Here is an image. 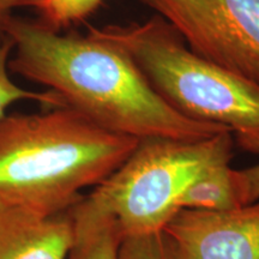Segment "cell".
Wrapping results in <instances>:
<instances>
[{"label": "cell", "instance_id": "1", "mask_svg": "<svg viewBox=\"0 0 259 259\" xmlns=\"http://www.w3.org/2000/svg\"><path fill=\"white\" fill-rule=\"evenodd\" d=\"M3 31L15 41L9 70L47 87L65 106L109 131L139 141H189L231 132L176 111L131 58L89 32L85 36L61 35L40 22L14 16Z\"/></svg>", "mask_w": 259, "mask_h": 259}, {"label": "cell", "instance_id": "2", "mask_svg": "<svg viewBox=\"0 0 259 259\" xmlns=\"http://www.w3.org/2000/svg\"><path fill=\"white\" fill-rule=\"evenodd\" d=\"M139 139L109 131L69 106L0 118V202L50 218L111 176Z\"/></svg>", "mask_w": 259, "mask_h": 259}, {"label": "cell", "instance_id": "3", "mask_svg": "<svg viewBox=\"0 0 259 259\" xmlns=\"http://www.w3.org/2000/svg\"><path fill=\"white\" fill-rule=\"evenodd\" d=\"M88 32L131 58L176 111L229 130L242 149L259 155V84L194 53L160 16Z\"/></svg>", "mask_w": 259, "mask_h": 259}, {"label": "cell", "instance_id": "4", "mask_svg": "<svg viewBox=\"0 0 259 259\" xmlns=\"http://www.w3.org/2000/svg\"><path fill=\"white\" fill-rule=\"evenodd\" d=\"M233 147L234 137L228 131L189 141L142 139L83 199L111 220L121 240L162 232L180 210V197L197 178L210 168L231 163Z\"/></svg>", "mask_w": 259, "mask_h": 259}, {"label": "cell", "instance_id": "5", "mask_svg": "<svg viewBox=\"0 0 259 259\" xmlns=\"http://www.w3.org/2000/svg\"><path fill=\"white\" fill-rule=\"evenodd\" d=\"M194 53L259 84V0H142Z\"/></svg>", "mask_w": 259, "mask_h": 259}, {"label": "cell", "instance_id": "6", "mask_svg": "<svg viewBox=\"0 0 259 259\" xmlns=\"http://www.w3.org/2000/svg\"><path fill=\"white\" fill-rule=\"evenodd\" d=\"M163 233L180 259H259V199L219 211L180 209Z\"/></svg>", "mask_w": 259, "mask_h": 259}, {"label": "cell", "instance_id": "7", "mask_svg": "<svg viewBox=\"0 0 259 259\" xmlns=\"http://www.w3.org/2000/svg\"><path fill=\"white\" fill-rule=\"evenodd\" d=\"M73 236L69 211L44 218L0 202V259H67Z\"/></svg>", "mask_w": 259, "mask_h": 259}, {"label": "cell", "instance_id": "8", "mask_svg": "<svg viewBox=\"0 0 259 259\" xmlns=\"http://www.w3.org/2000/svg\"><path fill=\"white\" fill-rule=\"evenodd\" d=\"M73 223V244L67 259H118L121 239L111 220L83 200L69 210Z\"/></svg>", "mask_w": 259, "mask_h": 259}, {"label": "cell", "instance_id": "9", "mask_svg": "<svg viewBox=\"0 0 259 259\" xmlns=\"http://www.w3.org/2000/svg\"><path fill=\"white\" fill-rule=\"evenodd\" d=\"M242 205L231 163L210 168L197 178L180 197V209L228 210Z\"/></svg>", "mask_w": 259, "mask_h": 259}, {"label": "cell", "instance_id": "10", "mask_svg": "<svg viewBox=\"0 0 259 259\" xmlns=\"http://www.w3.org/2000/svg\"><path fill=\"white\" fill-rule=\"evenodd\" d=\"M15 48L14 38L4 31H0V118L5 115L6 108L16 101L34 100L48 107L65 106L61 99L52 90L31 92L17 87L9 77L10 54Z\"/></svg>", "mask_w": 259, "mask_h": 259}, {"label": "cell", "instance_id": "11", "mask_svg": "<svg viewBox=\"0 0 259 259\" xmlns=\"http://www.w3.org/2000/svg\"><path fill=\"white\" fill-rule=\"evenodd\" d=\"M102 0H40L35 9L40 12V23L52 30L82 21L96 10Z\"/></svg>", "mask_w": 259, "mask_h": 259}, {"label": "cell", "instance_id": "12", "mask_svg": "<svg viewBox=\"0 0 259 259\" xmlns=\"http://www.w3.org/2000/svg\"><path fill=\"white\" fill-rule=\"evenodd\" d=\"M118 259H180L163 231L121 240Z\"/></svg>", "mask_w": 259, "mask_h": 259}, {"label": "cell", "instance_id": "13", "mask_svg": "<svg viewBox=\"0 0 259 259\" xmlns=\"http://www.w3.org/2000/svg\"><path fill=\"white\" fill-rule=\"evenodd\" d=\"M234 177L242 205L259 199V163L244 169H234Z\"/></svg>", "mask_w": 259, "mask_h": 259}, {"label": "cell", "instance_id": "14", "mask_svg": "<svg viewBox=\"0 0 259 259\" xmlns=\"http://www.w3.org/2000/svg\"><path fill=\"white\" fill-rule=\"evenodd\" d=\"M40 0H0V31L12 17V11L18 8H36Z\"/></svg>", "mask_w": 259, "mask_h": 259}]
</instances>
